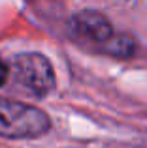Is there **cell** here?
Returning a JSON list of instances; mask_svg holds the SVG:
<instances>
[{
	"mask_svg": "<svg viewBox=\"0 0 147 148\" xmlns=\"http://www.w3.org/2000/svg\"><path fill=\"white\" fill-rule=\"evenodd\" d=\"M68 32L74 43L91 53L128 58L136 51L134 38L115 32L110 19L94 10H83L76 13L68 23Z\"/></svg>",
	"mask_w": 147,
	"mask_h": 148,
	"instance_id": "obj_1",
	"label": "cell"
},
{
	"mask_svg": "<svg viewBox=\"0 0 147 148\" xmlns=\"http://www.w3.org/2000/svg\"><path fill=\"white\" fill-rule=\"evenodd\" d=\"M10 79L19 92L30 98H45L55 90L57 77L47 56L40 53H21L11 60Z\"/></svg>",
	"mask_w": 147,
	"mask_h": 148,
	"instance_id": "obj_2",
	"label": "cell"
},
{
	"mask_svg": "<svg viewBox=\"0 0 147 148\" xmlns=\"http://www.w3.org/2000/svg\"><path fill=\"white\" fill-rule=\"evenodd\" d=\"M51 127L47 112L23 101L0 96V137L4 139H36Z\"/></svg>",
	"mask_w": 147,
	"mask_h": 148,
	"instance_id": "obj_3",
	"label": "cell"
},
{
	"mask_svg": "<svg viewBox=\"0 0 147 148\" xmlns=\"http://www.w3.org/2000/svg\"><path fill=\"white\" fill-rule=\"evenodd\" d=\"M8 79H10V68H8V64L0 58V86H4V84L8 83Z\"/></svg>",
	"mask_w": 147,
	"mask_h": 148,
	"instance_id": "obj_4",
	"label": "cell"
}]
</instances>
